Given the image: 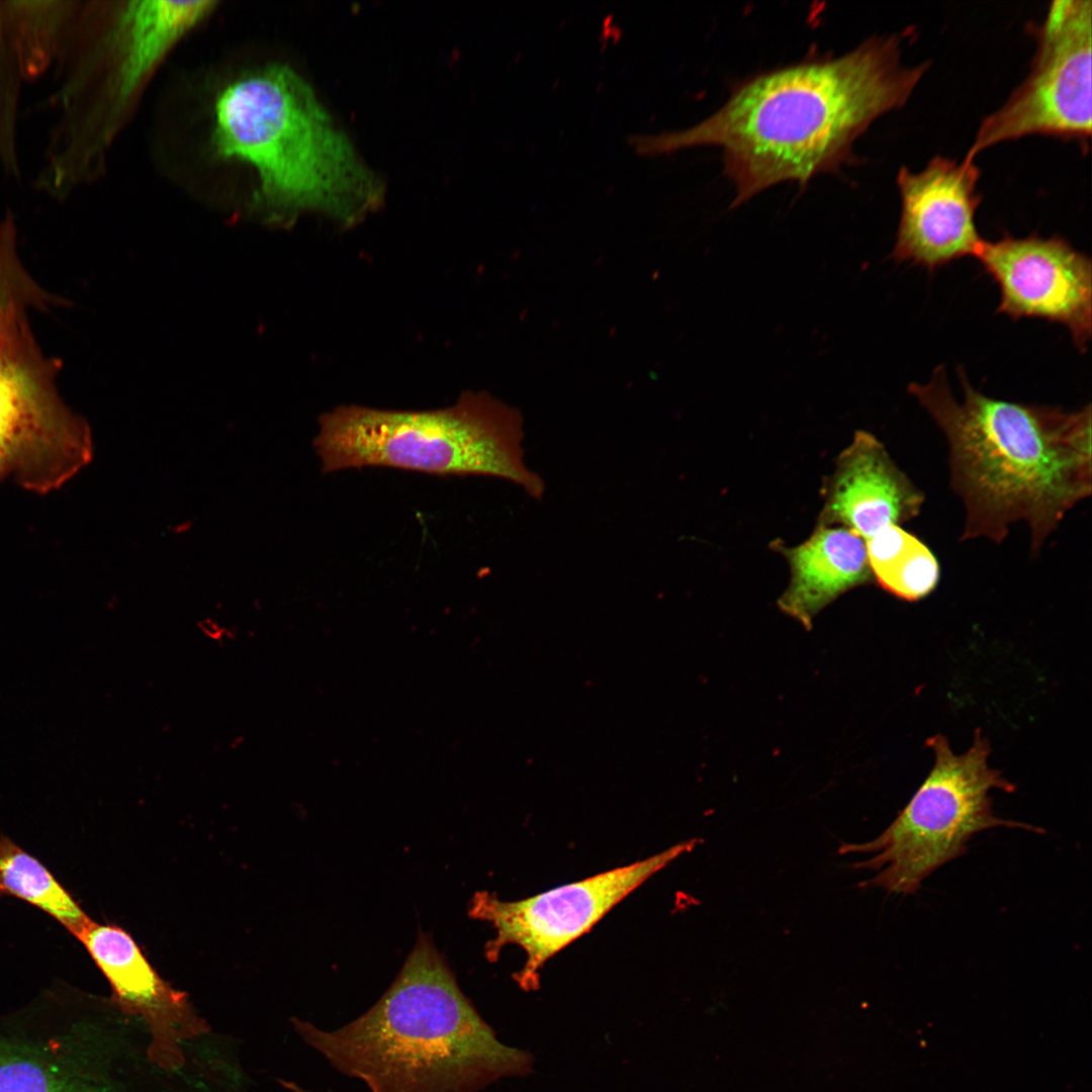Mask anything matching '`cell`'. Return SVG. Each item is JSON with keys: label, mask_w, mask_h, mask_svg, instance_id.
Listing matches in <instances>:
<instances>
[{"label": "cell", "mask_w": 1092, "mask_h": 1092, "mask_svg": "<svg viewBox=\"0 0 1092 1092\" xmlns=\"http://www.w3.org/2000/svg\"><path fill=\"white\" fill-rule=\"evenodd\" d=\"M290 1021L334 1070L369 1092H480L533 1066L528 1052L497 1039L423 931L367 1011L335 1029Z\"/></svg>", "instance_id": "obj_3"}, {"label": "cell", "mask_w": 1092, "mask_h": 1092, "mask_svg": "<svg viewBox=\"0 0 1092 1092\" xmlns=\"http://www.w3.org/2000/svg\"><path fill=\"white\" fill-rule=\"evenodd\" d=\"M925 744L934 753V765L896 819L877 838L844 843L839 848V853H877L851 866L880 871L862 883L864 887L914 894L932 873L964 855L968 841L983 830L1006 827L1044 832L995 815L989 792L999 789L1012 793L1015 785L989 766L990 745L980 729L963 754L953 753L941 734L929 737Z\"/></svg>", "instance_id": "obj_6"}, {"label": "cell", "mask_w": 1092, "mask_h": 1092, "mask_svg": "<svg viewBox=\"0 0 1092 1092\" xmlns=\"http://www.w3.org/2000/svg\"><path fill=\"white\" fill-rule=\"evenodd\" d=\"M523 419L485 393L426 412L341 406L320 419L313 446L324 473L387 466L510 481L534 499L545 484L525 462Z\"/></svg>", "instance_id": "obj_5"}, {"label": "cell", "mask_w": 1092, "mask_h": 1092, "mask_svg": "<svg viewBox=\"0 0 1092 1092\" xmlns=\"http://www.w3.org/2000/svg\"><path fill=\"white\" fill-rule=\"evenodd\" d=\"M3 277H4V275H3V265H2V260H1V257H0V295H1L2 287H3Z\"/></svg>", "instance_id": "obj_19"}, {"label": "cell", "mask_w": 1092, "mask_h": 1092, "mask_svg": "<svg viewBox=\"0 0 1092 1092\" xmlns=\"http://www.w3.org/2000/svg\"><path fill=\"white\" fill-rule=\"evenodd\" d=\"M212 1H132L119 22L122 65L117 98L126 100L170 47L213 9Z\"/></svg>", "instance_id": "obj_16"}, {"label": "cell", "mask_w": 1092, "mask_h": 1092, "mask_svg": "<svg viewBox=\"0 0 1092 1092\" xmlns=\"http://www.w3.org/2000/svg\"><path fill=\"white\" fill-rule=\"evenodd\" d=\"M702 842L685 840L648 858L523 900L503 901L492 893L477 892L469 915L495 930L486 945L491 960L508 944L523 949L526 961L517 980L522 987L533 988L550 958L588 931L647 879Z\"/></svg>", "instance_id": "obj_9"}, {"label": "cell", "mask_w": 1092, "mask_h": 1092, "mask_svg": "<svg viewBox=\"0 0 1092 1092\" xmlns=\"http://www.w3.org/2000/svg\"><path fill=\"white\" fill-rule=\"evenodd\" d=\"M923 503L884 445L859 430L837 459L818 526L845 527L867 541L918 516Z\"/></svg>", "instance_id": "obj_13"}, {"label": "cell", "mask_w": 1092, "mask_h": 1092, "mask_svg": "<svg viewBox=\"0 0 1092 1092\" xmlns=\"http://www.w3.org/2000/svg\"><path fill=\"white\" fill-rule=\"evenodd\" d=\"M1091 35L1090 0L1053 2L1035 30L1029 74L981 122L966 159L974 161L991 146L1030 134L1077 140L1085 146L1092 123Z\"/></svg>", "instance_id": "obj_8"}, {"label": "cell", "mask_w": 1092, "mask_h": 1092, "mask_svg": "<svg viewBox=\"0 0 1092 1092\" xmlns=\"http://www.w3.org/2000/svg\"><path fill=\"white\" fill-rule=\"evenodd\" d=\"M75 937L108 981L113 1005L147 1023L149 1060L164 1070L182 1067L185 1057L181 1044L210 1030L188 995L158 974L123 928L90 919Z\"/></svg>", "instance_id": "obj_12"}, {"label": "cell", "mask_w": 1092, "mask_h": 1092, "mask_svg": "<svg viewBox=\"0 0 1092 1092\" xmlns=\"http://www.w3.org/2000/svg\"><path fill=\"white\" fill-rule=\"evenodd\" d=\"M864 544L873 576L884 590L915 602L936 587L940 568L935 555L901 526L889 528Z\"/></svg>", "instance_id": "obj_17"}, {"label": "cell", "mask_w": 1092, "mask_h": 1092, "mask_svg": "<svg viewBox=\"0 0 1092 1092\" xmlns=\"http://www.w3.org/2000/svg\"><path fill=\"white\" fill-rule=\"evenodd\" d=\"M928 68L902 64L900 36H873L843 55L806 58L740 81L718 110L689 128L628 141L639 155L721 148L735 187L732 209L782 182L805 186L839 170L857 138L903 106Z\"/></svg>", "instance_id": "obj_1"}, {"label": "cell", "mask_w": 1092, "mask_h": 1092, "mask_svg": "<svg viewBox=\"0 0 1092 1092\" xmlns=\"http://www.w3.org/2000/svg\"><path fill=\"white\" fill-rule=\"evenodd\" d=\"M12 303L0 313V482L48 493L91 460L87 423L58 393L56 364L44 358Z\"/></svg>", "instance_id": "obj_7"}, {"label": "cell", "mask_w": 1092, "mask_h": 1092, "mask_svg": "<svg viewBox=\"0 0 1092 1092\" xmlns=\"http://www.w3.org/2000/svg\"><path fill=\"white\" fill-rule=\"evenodd\" d=\"M5 895L49 914L74 936L91 919L40 861L0 836V896Z\"/></svg>", "instance_id": "obj_18"}, {"label": "cell", "mask_w": 1092, "mask_h": 1092, "mask_svg": "<svg viewBox=\"0 0 1092 1092\" xmlns=\"http://www.w3.org/2000/svg\"><path fill=\"white\" fill-rule=\"evenodd\" d=\"M958 376L963 400L943 365L908 391L947 441L950 484L966 510L962 539L999 543L1009 526L1024 522L1035 554L1091 493V406L1067 412L1001 400L977 390L963 367Z\"/></svg>", "instance_id": "obj_2"}, {"label": "cell", "mask_w": 1092, "mask_h": 1092, "mask_svg": "<svg viewBox=\"0 0 1092 1092\" xmlns=\"http://www.w3.org/2000/svg\"><path fill=\"white\" fill-rule=\"evenodd\" d=\"M780 550L791 580L778 605L807 629L824 607L873 578L864 541L845 527L818 526L800 545Z\"/></svg>", "instance_id": "obj_15"}, {"label": "cell", "mask_w": 1092, "mask_h": 1092, "mask_svg": "<svg viewBox=\"0 0 1092 1092\" xmlns=\"http://www.w3.org/2000/svg\"><path fill=\"white\" fill-rule=\"evenodd\" d=\"M219 156L251 164L267 202L353 224L377 208L383 184L320 101L286 65L229 85L215 104Z\"/></svg>", "instance_id": "obj_4"}, {"label": "cell", "mask_w": 1092, "mask_h": 1092, "mask_svg": "<svg viewBox=\"0 0 1092 1092\" xmlns=\"http://www.w3.org/2000/svg\"><path fill=\"white\" fill-rule=\"evenodd\" d=\"M974 257L998 284L996 312L1065 326L1076 348L1087 350L1092 331L1090 258L1065 239L1037 235L982 241Z\"/></svg>", "instance_id": "obj_10"}, {"label": "cell", "mask_w": 1092, "mask_h": 1092, "mask_svg": "<svg viewBox=\"0 0 1092 1092\" xmlns=\"http://www.w3.org/2000/svg\"><path fill=\"white\" fill-rule=\"evenodd\" d=\"M979 178V168L966 158L937 156L920 172L902 167L897 176L901 216L890 257L932 271L974 256L983 241L975 223Z\"/></svg>", "instance_id": "obj_11"}, {"label": "cell", "mask_w": 1092, "mask_h": 1092, "mask_svg": "<svg viewBox=\"0 0 1092 1092\" xmlns=\"http://www.w3.org/2000/svg\"><path fill=\"white\" fill-rule=\"evenodd\" d=\"M22 1019L0 1031V1092H108L81 1022Z\"/></svg>", "instance_id": "obj_14"}]
</instances>
